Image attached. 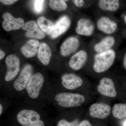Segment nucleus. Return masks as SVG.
<instances>
[{
	"label": "nucleus",
	"mask_w": 126,
	"mask_h": 126,
	"mask_svg": "<svg viewBox=\"0 0 126 126\" xmlns=\"http://www.w3.org/2000/svg\"><path fill=\"white\" fill-rule=\"evenodd\" d=\"M116 56V52L112 49L96 54L93 65L94 72L100 73L108 70L114 63Z\"/></svg>",
	"instance_id": "1"
},
{
	"label": "nucleus",
	"mask_w": 126,
	"mask_h": 126,
	"mask_svg": "<svg viewBox=\"0 0 126 126\" xmlns=\"http://www.w3.org/2000/svg\"><path fill=\"white\" fill-rule=\"evenodd\" d=\"M55 99L59 106L65 108L81 106L84 102L85 97L78 94L61 93L56 94Z\"/></svg>",
	"instance_id": "2"
},
{
	"label": "nucleus",
	"mask_w": 126,
	"mask_h": 126,
	"mask_svg": "<svg viewBox=\"0 0 126 126\" xmlns=\"http://www.w3.org/2000/svg\"><path fill=\"white\" fill-rule=\"evenodd\" d=\"M17 119L23 126H45L44 122L40 120V115L33 110H21L17 115Z\"/></svg>",
	"instance_id": "3"
},
{
	"label": "nucleus",
	"mask_w": 126,
	"mask_h": 126,
	"mask_svg": "<svg viewBox=\"0 0 126 126\" xmlns=\"http://www.w3.org/2000/svg\"><path fill=\"white\" fill-rule=\"evenodd\" d=\"M44 80V77L40 73H36L32 75L26 87L27 93L30 97L33 99L38 97Z\"/></svg>",
	"instance_id": "4"
},
{
	"label": "nucleus",
	"mask_w": 126,
	"mask_h": 126,
	"mask_svg": "<svg viewBox=\"0 0 126 126\" xmlns=\"http://www.w3.org/2000/svg\"><path fill=\"white\" fill-rule=\"evenodd\" d=\"M5 63L7 69L5 80L9 82L14 80L19 73L20 70V61L17 55L12 54L6 57Z\"/></svg>",
	"instance_id": "5"
},
{
	"label": "nucleus",
	"mask_w": 126,
	"mask_h": 126,
	"mask_svg": "<svg viewBox=\"0 0 126 126\" xmlns=\"http://www.w3.org/2000/svg\"><path fill=\"white\" fill-rule=\"evenodd\" d=\"M80 45L79 39L75 36H71L65 40L60 47V53L66 57L77 52Z\"/></svg>",
	"instance_id": "6"
},
{
	"label": "nucleus",
	"mask_w": 126,
	"mask_h": 126,
	"mask_svg": "<svg viewBox=\"0 0 126 126\" xmlns=\"http://www.w3.org/2000/svg\"><path fill=\"white\" fill-rule=\"evenodd\" d=\"M96 27L99 31L107 35H111L116 32L118 25L114 21L107 16H102L97 20Z\"/></svg>",
	"instance_id": "7"
},
{
	"label": "nucleus",
	"mask_w": 126,
	"mask_h": 126,
	"mask_svg": "<svg viewBox=\"0 0 126 126\" xmlns=\"http://www.w3.org/2000/svg\"><path fill=\"white\" fill-rule=\"evenodd\" d=\"M94 31V24L90 19L82 18L77 21L75 31L79 35L89 37L93 35Z\"/></svg>",
	"instance_id": "8"
},
{
	"label": "nucleus",
	"mask_w": 126,
	"mask_h": 126,
	"mask_svg": "<svg viewBox=\"0 0 126 126\" xmlns=\"http://www.w3.org/2000/svg\"><path fill=\"white\" fill-rule=\"evenodd\" d=\"M33 71V68L30 64H27L25 65L14 83V87L16 90L20 91L26 87L32 76Z\"/></svg>",
	"instance_id": "9"
},
{
	"label": "nucleus",
	"mask_w": 126,
	"mask_h": 126,
	"mask_svg": "<svg viewBox=\"0 0 126 126\" xmlns=\"http://www.w3.org/2000/svg\"><path fill=\"white\" fill-rule=\"evenodd\" d=\"M2 18L4 21L2 23V27L6 31L20 29L22 28L25 24L24 21L23 19L15 18L9 12H5L3 14Z\"/></svg>",
	"instance_id": "10"
},
{
	"label": "nucleus",
	"mask_w": 126,
	"mask_h": 126,
	"mask_svg": "<svg viewBox=\"0 0 126 126\" xmlns=\"http://www.w3.org/2000/svg\"><path fill=\"white\" fill-rule=\"evenodd\" d=\"M97 90L100 94L109 97H115L117 94L113 81L108 78H104L100 80Z\"/></svg>",
	"instance_id": "11"
},
{
	"label": "nucleus",
	"mask_w": 126,
	"mask_h": 126,
	"mask_svg": "<svg viewBox=\"0 0 126 126\" xmlns=\"http://www.w3.org/2000/svg\"><path fill=\"white\" fill-rule=\"evenodd\" d=\"M71 19L67 16H63L60 17L54 24L53 29L50 36L55 39L64 33L70 27Z\"/></svg>",
	"instance_id": "12"
},
{
	"label": "nucleus",
	"mask_w": 126,
	"mask_h": 126,
	"mask_svg": "<svg viewBox=\"0 0 126 126\" xmlns=\"http://www.w3.org/2000/svg\"><path fill=\"white\" fill-rule=\"evenodd\" d=\"M89 110V114L92 117L103 119L109 116L111 112V108L108 104L99 103L91 105Z\"/></svg>",
	"instance_id": "13"
},
{
	"label": "nucleus",
	"mask_w": 126,
	"mask_h": 126,
	"mask_svg": "<svg viewBox=\"0 0 126 126\" xmlns=\"http://www.w3.org/2000/svg\"><path fill=\"white\" fill-rule=\"evenodd\" d=\"M88 54L86 50H80L74 54L69 60V64L73 70L81 69L87 61Z\"/></svg>",
	"instance_id": "14"
},
{
	"label": "nucleus",
	"mask_w": 126,
	"mask_h": 126,
	"mask_svg": "<svg viewBox=\"0 0 126 126\" xmlns=\"http://www.w3.org/2000/svg\"><path fill=\"white\" fill-rule=\"evenodd\" d=\"M63 86L67 89L74 90L82 85L83 81L79 76L74 74H65L61 77Z\"/></svg>",
	"instance_id": "15"
},
{
	"label": "nucleus",
	"mask_w": 126,
	"mask_h": 126,
	"mask_svg": "<svg viewBox=\"0 0 126 126\" xmlns=\"http://www.w3.org/2000/svg\"><path fill=\"white\" fill-rule=\"evenodd\" d=\"M22 29L26 31V36L28 38L40 39L45 37L44 32L35 21H29L25 23Z\"/></svg>",
	"instance_id": "16"
},
{
	"label": "nucleus",
	"mask_w": 126,
	"mask_h": 126,
	"mask_svg": "<svg viewBox=\"0 0 126 126\" xmlns=\"http://www.w3.org/2000/svg\"><path fill=\"white\" fill-rule=\"evenodd\" d=\"M115 43L116 40L114 37L111 35H107L94 45V50L96 53L106 52L112 49Z\"/></svg>",
	"instance_id": "17"
},
{
	"label": "nucleus",
	"mask_w": 126,
	"mask_h": 126,
	"mask_svg": "<svg viewBox=\"0 0 126 126\" xmlns=\"http://www.w3.org/2000/svg\"><path fill=\"white\" fill-rule=\"evenodd\" d=\"M40 43L35 39L28 40L21 48V51L25 57L30 58L35 56L38 52Z\"/></svg>",
	"instance_id": "18"
},
{
	"label": "nucleus",
	"mask_w": 126,
	"mask_h": 126,
	"mask_svg": "<svg viewBox=\"0 0 126 126\" xmlns=\"http://www.w3.org/2000/svg\"><path fill=\"white\" fill-rule=\"evenodd\" d=\"M52 56L51 49L47 44L42 43L40 44L38 52V58L43 65H47L49 64Z\"/></svg>",
	"instance_id": "19"
},
{
	"label": "nucleus",
	"mask_w": 126,
	"mask_h": 126,
	"mask_svg": "<svg viewBox=\"0 0 126 126\" xmlns=\"http://www.w3.org/2000/svg\"><path fill=\"white\" fill-rule=\"evenodd\" d=\"M98 5L102 10L113 12L119 9L120 2L119 0H98Z\"/></svg>",
	"instance_id": "20"
},
{
	"label": "nucleus",
	"mask_w": 126,
	"mask_h": 126,
	"mask_svg": "<svg viewBox=\"0 0 126 126\" xmlns=\"http://www.w3.org/2000/svg\"><path fill=\"white\" fill-rule=\"evenodd\" d=\"M37 23L43 32L48 35L51 34L54 25L52 21L44 16H41L38 18Z\"/></svg>",
	"instance_id": "21"
},
{
	"label": "nucleus",
	"mask_w": 126,
	"mask_h": 126,
	"mask_svg": "<svg viewBox=\"0 0 126 126\" xmlns=\"http://www.w3.org/2000/svg\"><path fill=\"white\" fill-rule=\"evenodd\" d=\"M112 114L117 119L126 118V103L115 104L112 109Z\"/></svg>",
	"instance_id": "22"
},
{
	"label": "nucleus",
	"mask_w": 126,
	"mask_h": 126,
	"mask_svg": "<svg viewBox=\"0 0 126 126\" xmlns=\"http://www.w3.org/2000/svg\"><path fill=\"white\" fill-rule=\"evenodd\" d=\"M50 8L55 11L61 12L67 9V3L64 0H49Z\"/></svg>",
	"instance_id": "23"
},
{
	"label": "nucleus",
	"mask_w": 126,
	"mask_h": 126,
	"mask_svg": "<svg viewBox=\"0 0 126 126\" xmlns=\"http://www.w3.org/2000/svg\"><path fill=\"white\" fill-rule=\"evenodd\" d=\"M79 122L78 119H75L73 121L68 122L65 119H61L58 122L57 126H79Z\"/></svg>",
	"instance_id": "24"
},
{
	"label": "nucleus",
	"mask_w": 126,
	"mask_h": 126,
	"mask_svg": "<svg viewBox=\"0 0 126 126\" xmlns=\"http://www.w3.org/2000/svg\"><path fill=\"white\" fill-rule=\"evenodd\" d=\"M44 1V0H35V9L37 12L39 13L42 11Z\"/></svg>",
	"instance_id": "25"
},
{
	"label": "nucleus",
	"mask_w": 126,
	"mask_h": 126,
	"mask_svg": "<svg viewBox=\"0 0 126 126\" xmlns=\"http://www.w3.org/2000/svg\"><path fill=\"white\" fill-rule=\"evenodd\" d=\"M75 5L77 7L81 8L83 7L84 4V0H73Z\"/></svg>",
	"instance_id": "26"
},
{
	"label": "nucleus",
	"mask_w": 126,
	"mask_h": 126,
	"mask_svg": "<svg viewBox=\"0 0 126 126\" xmlns=\"http://www.w3.org/2000/svg\"><path fill=\"white\" fill-rule=\"evenodd\" d=\"M18 0H0V1L5 5H11L16 2Z\"/></svg>",
	"instance_id": "27"
},
{
	"label": "nucleus",
	"mask_w": 126,
	"mask_h": 126,
	"mask_svg": "<svg viewBox=\"0 0 126 126\" xmlns=\"http://www.w3.org/2000/svg\"><path fill=\"white\" fill-rule=\"evenodd\" d=\"M79 126H93L88 120H84L79 123Z\"/></svg>",
	"instance_id": "28"
},
{
	"label": "nucleus",
	"mask_w": 126,
	"mask_h": 126,
	"mask_svg": "<svg viewBox=\"0 0 126 126\" xmlns=\"http://www.w3.org/2000/svg\"><path fill=\"white\" fill-rule=\"evenodd\" d=\"M5 55V52L0 49V60H1L2 59L4 58Z\"/></svg>",
	"instance_id": "29"
},
{
	"label": "nucleus",
	"mask_w": 126,
	"mask_h": 126,
	"mask_svg": "<svg viewBox=\"0 0 126 126\" xmlns=\"http://www.w3.org/2000/svg\"><path fill=\"white\" fill-rule=\"evenodd\" d=\"M123 65L124 69L126 70V52L124 54L123 60Z\"/></svg>",
	"instance_id": "30"
},
{
	"label": "nucleus",
	"mask_w": 126,
	"mask_h": 126,
	"mask_svg": "<svg viewBox=\"0 0 126 126\" xmlns=\"http://www.w3.org/2000/svg\"><path fill=\"white\" fill-rule=\"evenodd\" d=\"M2 112V107L1 104L0 103V116L1 115Z\"/></svg>",
	"instance_id": "31"
},
{
	"label": "nucleus",
	"mask_w": 126,
	"mask_h": 126,
	"mask_svg": "<svg viewBox=\"0 0 126 126\" xmlns=\"http://www.w3.org/2000/svg\"><path fill=\"white\" fill-rule=\"evenodd\" d=\"M122 126H126V119L123 122L122 124Z\"/></svg>",
	"instance_id": "32"
},
{
	"label": "nucleus",
	"mask_w": 126,
	"mask_h": 126,
	"mask_svg": "<svg viewBox=\"0 0 126 126\" xmlns=\"http://www.w3.org/2000/svg\"><path fill=\"white\" fill-rule=\"evenodd\" d=\"M123 20H124V23H125L126 24V14L124 16Z\"/></svg>",
	"instance_id": "33"
},
{
	"label": "nucleus",
	"mask_w": 126,
	"mask_h": 126,
	"mask_svg": "<svg viewBox=\"0 0 126 126\" xmlns=\"http://www.w3.org/2000/svg\"><path fill=\"white\" fill-rule=\"evenodd\" d=\"M65 0V1H68V0Z\"/></svg>",
	"instance_id": "34"
}]
</instances>
